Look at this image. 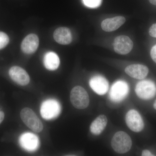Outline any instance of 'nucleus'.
Returning <instances> with one entry per match:
<instances>
[{
	"label": "nucleus",
	"instance_id": "obj_1",
	"mask_svg": "<svg viewBox=\"0 0 156 156\" xmlns=\"http://www.w3.org/2000/svg\"><path fill=\"white\" fill-rule=\"evenodd\" d=\"M132 144L131 137L124 131H118L112 138V147L117 153H126L131 149Z\"/></svg>",
	"mask_w": 156,
	"mask_h": 156
},
{
	"label": "nucleus",
	"instance_id": "obj_2",
	"mask_svg": "<svg viewBox=\"0 0 156 156\" xmlns=\"http://www.w3.org/2000/svg\"><path fill=\"white\" fill-rule=\"evenodd\" d=\"M20 115L26 126L34 132L40 133L43 130L44 126L41 121L31 109L29 108L23 109Z\"/></svg>",
	"mask_w": 156,
	"mask_h": 156
},
{
	"label": "nucleus",
	"instance_id": "obj_3",
	"mask_svg": "<svg viewBox=\"0 0 156 156\" xmlns=\"http://www.w3.org/2000/svg\"><path fill=\"white\" fill-rule=\"evenodd\" d=\"M70 99L73 106L79 109L87 108L90 101L88 93L80 86H76L72 89Z\"/></svg>",
	"mask_w": 156,
	"mask_h": 156
},
{
	"label": "nucleus",
	"instance_id": "obj_4",
	"mask_svg": "<svg viewBox=\"0 0 156 156\" xmlns=\"http://www.w3.org/2000/svg\"><path fill=\"white\" fill-rule=\"evenodd\" d=\"M135 91L136 95L140 99L150 100L156 95V86L153 81L144 80L137 83Z\"/></svg>",
	"mask_w": 156,
	"mask_h": 156
},
{
	"label": "nucleus",
	"instance_id": "obj_5",
	"mask_svg": "<svg viewBox=\"0 0 156 156\" xmlns=\"http://www.w3.org/2000/svg\"><path fill=\"white\" fill-rule=\"evenodd\" d=\"M61 110V105L57 101L48 99L44 101L41 105V114L45 119H53L58 116Z\"/></svg>",
	"mask_w": 156,
	"mask_h": 156
},
{
	"label": "nucleus",
	"instance_id": "obj_6",
	"mask_svg": "<svg viewBox=\"0 0 156 156\" xmlns=\"http://www.w3.org/2000/svg\"><path fill=\"white\" fill-rule=\"evenodd\" d=\"M129 90V86L127 83L123 81H117L110 89V98L114 102H120L127 97Z\"/></svg>",
	"mask_w": 156,
	"mask_h": 156
},
{
	"label": "nucleus",
	"instance_id": "obj_7",
	"mask_svg": "<svg viewBox=\"0 0 156 156\" xmlns=\"http://www.w3.org/2000/svg\"><path fill=\"white\" fill-rule=\"evenodd\" d=\"M126 122L129 129L134 132H140L144 128L142 117L135 110H130L128 112L126 115Z\"/></svg>",
	"mask_w": 156,
	"mask_h": 156
},
{
	"label": "nucleus",
	"instance_id": "obj_8",
	"mask_svg": "<svg viewBox=\"0 0 156 156\" xmlns=\"http://www.w3.org/2000/svg\"><path fill=\"white\" fill-rule=\"evenodd\" d=\"M113 47L116 53L120 55H126L132 50L133 43L129 37L121 35L115 38Z\"/></svg>",
	"mask_w": 156,
	"mask_h": 156
},
{
	"label": "nucleus",
	"instance_id": "obj_9",
	"mask_svg": "<svg viewBox=\"0 0 156 156\" xmlns=\"http://www.w3.org/2000/svg\"><path fill=\"white\" fill-rule=\"evenodd\" d=\"M20 145L23 148L27 151H34L39 147L38 137L36 134L32 133H25L23 134L19 138Z\"/></svg>",
	"mask_w": 156,
	"mask_h": 156
},
{
	"label": "nucleus",
	"instance_id": "obj_10",
	"mask_svg": "<svg viewBox=\"0 0 156 156\" xmlns=\"http://www.w3.org/2000/svg\"><path fill=\"white\" fill-rule=\"evenodd\" d=\"M11 79L16 83L22 86L28 85L30 78L27 72L22 68L18 66H13L9 71Z\"/></svg>",
	"mask_w": 156,
	"mask_h": 156
},
{
	"label": "nucleus",
	"instance_id": "obj_11",
	"mask_svg": "<svg viewBox=\"0 0 156 156\" xmlns=\"http://www.w3.org/2000/svg\"><path fill=\"white\" fill-rule=\"evenodd\" d=\"M89 85L92 90L99 95H105L108 90V81L102 76H96L91 78Z\"/></svg>",
	"mask_w": 156,
	"mask_h": 156
},
{
	"label": "nucleus",
	"instance_id": "obj_12",
	"mask_svg": "<svg viewBox=\"0 0 156 156\" xmlns=\"http://www.w3.org/2000/svg\"><path fill=\"white\" fill-rule=\"evenodd\" d=\"M38 37L35 34H29L23 39L21 43L23 52L27 54H32L36 51L39 46Z\"/></svg>",
	"mask_w": 156,
	"mask_h": 156
},
{
	"label": "nucleus",
	"instance_id": "obj_13",
	"mask_svg": "<svg viewBox=\"0 0 156 156\" xmlns=\"http://www.w3.org/2000/svg\"><path fill=\"white\" fill-rule=\"evenodd\" d=\"M125 72L131 77L142 80L147 76L149 69L143 65L133 64L127 66L125 69Z\"/></svg>",
	"mask_w": 156,
	"mask_h": 156
},
{
	"label": "nucleus",
	"instance_id": "obj_14",
	"mask_svg": "<svg viewBox=\"0 0 156 156\" xmlns=\"http://www.w3.org/2000/svg\"><path fill=\"white\" fill-rule=\"evenodd\" d=\"M126 18L122 16H117L104 20L101 23V28L108 32H112L119 28L126 22Z\"/></svg>",
	"mask_w": 156,
	"mask_h": 156
},
{
	"label": "nucleus",
	"instance_id": "obj_15",
	"mask_svg": "<svg viewBox=\"0 0 156 156\" xmlns=\"http://www.w3.org/2000/svg\"><path fill=\"white\" fill-rule=\"evenodd\" d=\"M53 37L56 42L60 44H69L72 41V35L71 31L67 27H60L57 28L54 31Z\"/></svg>",
	"mask_w": 156,
	"mask_h": 156
},
{
	"label": "nucleus",
	"instance_id": "obj_16",
	"mask_svg": "<svg viewBox=\"0 0 156 156\" xmlns=\"http://www.w3.org/2000/svg\"><path fill=\"white\" fill-rule=\"evenodd\" d=\"M107 123L108 119L106 116L103 115L98 116L90 126L91 133L95 135H100L106 128Z\"/></svg>",
	"mask_w": 156,
	"mask_h": 156
},
{
	"label": "nucleus",
	"instance_id": "obj_17",
	"mask_svg": "<svg viewBox=\"0 0 156 156\" xmlns=\"http://www.w3.org/2000/svg\"><path fill=\"white\" fill-rule=\"evenodd\" d=\"M44 63L47 69L49 70H55L59 66L60 60L56 53L49 52L46 53L44 56Z\"/></svg>",
	"mask_w": 156,
	"mask_h": 156
},
{
	"label": "nucleus",
	"instance_id": "obj_18",
	"mask_svg": "<svg viewBox=\"0 0 156 156\" xmlns=\"http://www.w3.org/2000/svg\"><path fill=\"white\" fill-rule=\"evenodd\" d=\"M9 42V38L8 35L3 32H0V50L5 48Z\"/></svg>",
	"mask_w": 156,
	"mask_h": 156
},
{
	"label": "nucleus",
	"instance_id": "obj_19",
	"mask_svg": "<svg viewBox=\"0 0 156 156\" xmlns=\"http://www.w3.org/2000/svg\"><path fill=\"white\" fill-rule=\"evenodd\" d=\"M101 0H83L84 5L89 8L98 7L101 4Z\"/></svg>",
	"mask_w": 156,
	"mask_h": 156
},
{
	"label": "nucleus",
	"instance_id": "obj_20",
	"mask_svg": "<svg viewBox=\"0 0 156 156\" xmlns=\"http://www.w3.org/2000/svg\"><path fill=\"white\" fill-rule=\"evenodd\" d=\"M149 34L151 37L156 38V23L151 27L149 30Z\"/></svg>",
	"mask_w": 156,
	"mask_h": 156
},
{
	"label": "nucleus",
	"instance_id": "obj_21",
	"mask_svg": "<svg viewBox=\"0 0 156 156\" xmlns=\"http://www.w3.org/2000/svg\"><path fill=\"white\" fill-rule=\"evenodd\" d=\"M151 56L153 60L156 63V44L151 48Z\"/></svg>",
	"mask_w": 156,
	"mask_h": 156
},
{
	"label": "nucleus",
	"instance_id": "obj_22",
	"mask_svg": "<svg viewBox=\"0 0 156 156\" xmlns=\"http://www.w3.org/2000/svg\"><path fill=\"white\" fill-rule=\"evenodd\" d=\"M142 156H154L153 154L149 151L147 150H144L142 152Z\"/></svg>",
	"mask_w": 156,
	"mask_h": 156
},
{
	"label": "nucleus",
	"instance_id": "obj_23",
	"mask_svg": "<svg viewBox=\"0 0 156 156\" xmlns=\"http://www.w3.org/2000/svg\"><path fill=\"white\" fill-rule=\"evenodd\" d=\"M5 118V114L4 112L0 111V124L3 122Z\"/></svg>",
	"mask_w": 156,
	"mask_h": 156
},
{
	"label": "nucleus",
	"instance_id": "obj_24",
	"mask_svg": "<svg viewBox=\"0 0 156 156\" xmlns=\"http://www.w3.org/2000/svg\"><path fill=\"white\" fill-rule=\"evenodd\" d=\"M150 2L152 5H156V0H149Z\"/></svg>",
	"mask_w": 156,
	"mask_h": 156
},
{
	"label": "nucleus",
	"instance_id": "obj_25",
	"mask_svg": "<svg viewBox=\"0 0 156 156\" xmlns=\"http://www.w3.org/2000/svg\"><path fill=\"white\" fill-rule=\"evenodd\" d=\"M154 107L156 110V100L155 101L154 103Z\"/></svg>",
	"mask_w": 156,
	"mask_h": 156
}]
</instances>
